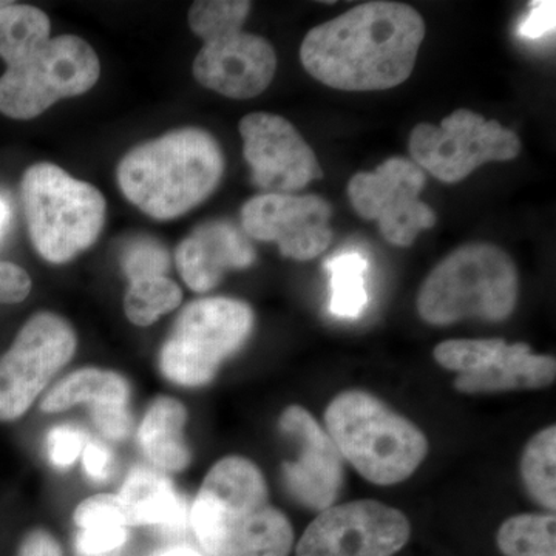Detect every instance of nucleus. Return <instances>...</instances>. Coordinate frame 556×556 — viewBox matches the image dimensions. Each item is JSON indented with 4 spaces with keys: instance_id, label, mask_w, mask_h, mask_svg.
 <instances>
[{
    "instance_id": "nucleus-1",
    "label": "nucleus",
    "mask_w": 556,
    "mask_h": 556,
    "mask_svg": "<svg viewBox=\"0 0 556 556\" xmlns=\"http://www.w3.org/2000/svg\"><path fill=\"white\" fill-rule=\"evenodd\" d=\"M424 38L426 22L407 3H361L313 28L300 47V61L331 89L388 90L412 76Z\"/></svg>"
},
{
    "instance_id": "nucleus-26",
    "label": "nucleus",
    "mask_w": 556,
    "mask_h": 556,
    "mask_svg": "<svg viewBox=\"0 0 556 556\" xmlns=\"http://www.w3.org/2000/svg\"><path fill=\"white\" fill-rule=\"evenodd\" d=\"M181 300V288L169 277L139 278L129 281L124 313L135 327L146 328L177 309Z\"/></svg>"
},
{
    "instance_id": "nucleus-29",
    "label": "nucleus",
    "mask_w": 556,
    "mask_h": 556,
    "mask_svg": "<svg viewBox=\"0 0 556 556\" xmlns=\"http://www.w3.org/2000/svg\"><path fill=\"white\" fill-rule=\"evenodd\" d=\"M252 3L247 0H199L189 10V27L201 39L243 27Z\"/></svg>"
},
{
    "instance_id": "nucleus-8",
    "label": "nucleus",
    "mask_w": 556,
    "mask_h": 556,
    "mask_svg": "<svg viewBox=\"0 0 556 556\" xmlns=\"http://www.w3.org/2000/svg\"><path fill=\"white\" fill-rule=\"evenodd\" d=\"M100 75V58L87 40L58 36L7 65L0 112L13 119L36 118L58 101L89 91Z\"/></svg>"
},
{
    "instance_id": "nucleus-31",
    "label": "nucleus",
    "mask_w": 556,
    "mask_h": 556,
    "mask_svg": "<svg viewBox=\"0 0 556 556\" xmlns=\"http://www.w3.org/2000/svg\"><path fill=\"white\" fill-rule=\"evenodd\" d=\"M84 445V434L78 427L61 424L51 428L47 438L50 463L62 470L75 466L78 457L83 455Z\"/></svg>"
},
{
    "instance_id": "nucleus-36",
    "label": "nucleus",
    "mask_w": 556,
    "mask_h": 556,
    "mask_svg": "<svg viewBox=\"0 0 556 556\" xmlns=\"http://www.w3.org/2000/svg\"><path fill=\"white\" fill-rule=\"evenodd\" d=\"M155 556H203L200 555L199 552L193 551V548L189 547H170L166 548V551H161L160 554Z\"/></svg>"
},
{
    "instance_id": "nucleus-32",
    "label": "nucleus",
    "mask_w": 556,
    "mask_h": 556,
    "mask_svg": "<svg viewBox=\"0 0 556 556\" xmlns=\"http://www.w3.org/2000/svg\"><path fill=\"white\" fill-rule=\"evenodd\" d=\"M31 278L14 263L0 262V305H16L30 295Z\"/></svg>"
},
{
    "instance_id": "nucleus-4",
    "label": "nucleus",
    "mask_w": 556,
    "mask_h": 556,
    "mask_svg": "<svg viewBox=\"0 0 556 556\" xmlns=\"http://www.w3.org/2000/svg\"><path fill=\"white\" fill-rule=\"evenodd\" d=\"M325 426L340 455L372 484L405 481L428 453L426 434L367 391H345L332 399Z\"/></svg>"
},
{
    "instance_id": "nucleus-28",
    "label": "nucleus",
    "mask_w": 556,
    "mask_h": 556,
    "mask_svg": "<svg viewBox=\"0 0 556 556\" xmlns=\"http://www.w3.org/2000/svg\"><path fill=\"white\" fill-rule=\"evenodd\" d=\"M506 346L503 339H455L445 340L434 348V361L442 368L457 375L484 368Z\"/></svg>"
},
{
    "instance_id": "nucleus-14",
    "label": "nucleus",
    "mask_w": 556,
    "mask_h": 556,
    "mask_svg": "<svg viewBox=\"0 0 556 556\" xmlns=\"http://www.w3.org/2000/svg\"><path fill=\"white\" fill-rule=\"evenodd\" d=\"M252 181L268 193L295 192L324 177L316 153L287 118L251 113L240 121Z\"/></svg>"
},
{
    "instance_id": "nucleus-22",
    "label": "nucleus",
    "mask_w": 556,
    "mask_h": 556,
    "mask_svg": "<svg viewBox=\"0 0 556 556\" xmlns=\"http://www.w3.org/2000/svg\"><path fill=\"white\" fill-rule=\"evenodd\" d=\"M78 536L76 548L83 556L109 554L129 538V522L118 495L100 493L84 500L73 514Z\"/></svg>"
},
{
    "instance_id": "nucleus-35",
    "label": "nucleus",
    "mask_w": 556,
    "mask_h": 556,
    "mask_svg": "<svg viewBox=\"0 0 556 556\" xmlns=\"http://www.w3.org/2000/svg\"><path fill=\"white\" fill-rule=\"evenodd\" d=\"M17 556H64L58 538L46 529H35L22 540Z\"/></svg>"
},
{
    "instance_id": "nucleus-25",
    "label": "nucleus",
    "mask_w": 556,
    "mask_h": 556,
    "mask_svg": "<svg viewBox=\"0 0 556 556\" xmlns=\"http://www.w3.org/2000/svg\"><path fill=\"white\" fill-rule=\"evenodd\" d=\"M556 428L541 430L527 442L521 477L529 495L547 510L556 508Z\"/></svg>"
},
{
    "instance_id": "nucleus-24",
    "label": "nucleus",
    "mask_w": 556,
    "mask_h": 556,
    "mask_svg": "<svg viewBox=\"0 0 556 556\" xmlns=\"http://www.w3.org/2000/svg\"><path fill=\"white\" fill-rule=\"evenodd\" d=\"M50 17L31 5L9 3L0 10V58L9 65L50 40Z\"/></svg>"
},
{
    "instance_id": "nucleus-33",
    "label": "nucleus",
    "mask_w": 556,
    "mask_h": 556,
    "mask_svg": "<svg viewBox=\"0 0 556 556\" xmlns=\"http://www.w3.org/2000/svg\"><path fill=\"white\" fill-rule=\"evenodd\" d=\"M530 11L521 27L519 35L529 39H540L555 30V2H530Z\"/></svg>"
},
{
    "instance_id": "nucleus-16",
    "label": "nucleus",
    "mask_w": 556,
    "mask_h": 556,
    "mask_svg": "<svg viewBox=\"0 0 556 556\" xmlns=\"http://www.w3.org/2000/svg\"><path fill=\"white\" fill-rule=\"evenodd\" d=\"M278 427L299 448L298 459L283 464L288 492L311 510L331 507L338 500L343 479L342 459L334 442L300 405L285 408Z\"/></svg>"
},
{
    "instance_id": "nucleus-7",
    "label": "nucleus",
    "mask_w": 556,
    "mask_h": 556,
    "mask_svg": "<svg viewBox=\"0 0 556 556\" xmlns=\"http://www.w3.org/2000/svg\"><path fill=\"white\" fill-rule=\"evenodd\" d=\"M254 313L247 302L229 298L193 300L179 313L160 350L164 379L178 387L207 386L223 362L247 343Z\"/></svg>"
},
{
    "instance_id": "nucleus-10",
    "label": "nucleus",
    "mask_w": 556,
    "mask_h": 556,
    "mask_svg": "<svg viewBox=\"0 0 556 556\" xmlns=\"http://www.w3.org/2000/svg\"><path fill=\"white\" fill-rule=\"evenodd\" d=\"M78 346L75 329L58 314H35L0 357V422L21 419Z\"/></svg>"
},
{
    "instance_id": "nucleus-13",
    "label": "nucleus",
    "mask_w": 556,
    "mask_h": 556,
    "mask_svg": "<svg viewBox=\"0 0 556 556\" xmlns=\"http://www.w3.org/2000/svg\"><path fill=\"white\" fill-rule=\"evenodd\" d=\"M331 215L328 201L317 195L263 193L241 207V226L249 239L276 243L285 257L308 262L331 244Z\"/></svg>"
},
{
    "instance_id": "nucleus-34",
    "label": "nucleus",
    "mask_w": 556,
    "mask_h": 556,
    "mask_svg": "<svg viewBox=\"0 0 556 556\" xmlns=\"http://www.w3.org/2000/svg\"><path fill=\"white\" fill-rule=\"evenodd\" d=\"M83 466L93 481H108L113 468L112 452L101 442H87L83 450Z\"/></svg>"
},
{
    "instance_id": "nucleus-6",
    "label": "nucleus",
    "mask_w": 556,
    "mask_h": 556,
    "mask_svg": "<svg viewBox=\"0 0 556 556\" xmlns=\"http://www.w3.org/2000/svg\"><path fill=\"white\" fill-rule=\"evenodd\" d=\"M22 204L33 247L62 265L93 247L105 222L104 195L90 182L70 177L56 164L39 163L22 177Z\"/></svg>"
},
{
    "instance_id": "nucleus-11",
    "label": "nucleus",
    "mask_w": 556,
    "mask_h": 556,
    "mask_svg": "<svg viewBox=\"0 0 556 556\" xmlns=\"http://www.w3.org/2000/svg\"><path fill=\"white\" fill-rule=\"evenodd\" d=\"M426 181V174L412 160L394 156L375 172L354 175L348 197L362 218L379 223L388 243L408 248L420 232L437 225L433 208L419 200Z\"/></svg>"
},
{
    "instance_id": "nucleus-9",
    "label": "nucleus",
    "mask_w": 556,
    "mask_h": 556,
    "mask_svg": "<svg viewBox=\"0 0 556 556\" xmlns=\"http://www.w3.org/2000/svg\"><path fill=\"white\" fill-rule=\"evenodd\" d=\"M521 152V139L495 119L459 109L441 126L417 124L409 135L413 163L442 182L463 181L492 161H510Z\"/></svg>"
},
{
    "instance_id": "nucleus-18",
    "label": "nucleus",
    "mask_w": 556,
    "mask_h": 556,
    "mask_svg": "<svg viewBox=\"0 0 556 556\" xmlns=\"http://www.w3.org/2000/svg\"><path fill=\"white\" fill-rule=\"evenodd\" d=\"M255 258L247 233L225 219L199 226L175 252L179 276L195 292L217 288L226 273L251 268Z\"/></svg>"
},
{
    "instance_id": "nucleus-37",
    "label": "nucleus",
    "mask_w": 556,
    "mask_h": 556,
    "mask_svg": "<svg viewBox=\"0 0 556 556\" xmlns=\"http://www.w3.org/2000/svg\"><path fill=\"white\" fill-rule=\"evenodd\" d=\"M10 215L11 211L9 203L0 197V237H2L3 230H5L7 226H9Z\"/></svg>"
},
{
    "instance_id": "nucleus-23",
    "label": "nucleus",
    "mask_w": 556,
    "mask_h": 556,
    "mask_svg": "<svg viewBox=\"0 0 556 556\" xmlns=\"http://www.w3.org/2000/svg\"><path fill=\"white\" fill-rule=\"evenodd\" d=\"M331 274L329 311L339 318H358L368 305V262L361 252L343 251L325 263Z\"/></svg>"
},
{
    "instance_id": "nucleus-3",
    "label": "nucleus",
    "mask_w": 556,
    "mask_h": 556,
    "mask_svg": "<svg viewBox=\"0 0 556 556\" xmlns=\"http://www.w3.org/2000/svg\"><path fill=\"white\" fill-rule=\"evenodd\" d=\"M225 172L217 139L186 127L139 144L116 170L124 197L155 219L181 217L212 195Z\"/></svg>"
},
{
    "instance_id": "nucleus-20",
    "label": "nucleus",
    "mask_w": 556,
    "mask_h": 556,
    "mask_svg": "<svg viewBox=\"0 0 556 556\" xmlns=\"http://www.w3.org/2000/svg\"><path fill=\"white\" fill-rule=\"evenodd\" d=\"M118 497L129 527L177 529L188 521L185 500L159 468H131Z\"/></svg>"
},
{
    "instance_id": "nucleus-19",
    "label": "nucleus",
    "mask_w": 556,
    "mask_h": 556,
    "mask_svg": "<svg viewBox=\"0 0 556 556\" xmlns=\"http://www.w3.org/2000/svg\"><path fill=\"white\" fill-rule=\"evenodd\" d=\"M555 357L535 354L526 343H506L484 368L457 375L455 388L464 394L504 393L546 388L555 382Z\"/></svg>"
},
{
    "instance_id": "nucleus-17",
    "label": "nucleus",
    "mask_w": 556,
    "mask_h": 556,
    "mask_svg": "<svg viewBox=\"0 0 556 556\" xmlns=\"http://www.w3.org/2000/svg\"><path fill=\"white\" fill-rule=\"evenodd\" d=\"M129 380L112 369L80 368L51 387L40 401V409L50 415L89 405L98 431L109 441L129 438L134 428L130 412Z\"/></svg>"
},
{
    "instance_id": "nucleus-15",
    "label": "nucleus",
    "mask_w": 556,
    "mask_h": 556,
    "mask_svg": "<svg viewBox=\"0 0 556 556\" xmlns=\"http://www.w3.org/2000/svg\"><path fill=\"white\" fill-rule=\"evenodd\" d=\"M203 42L192 72L206 89L232 100H251L273 83L277 72L276 50L262 36L229 28L208 36Z\"/></svg>"
},
{
    "instance_id": "nucleus-2",
    "label": "nucleus",
    "mask_w": 556,
    "mask_h": 556,
    "mask_svg": "<svg viewBox=\"0 0 556 556\" xmlns=\"http://www.w3.org/2000/svg\"><path fill=\"white\" fill-rule=\"evenodd\" d=\"M189 522L211 556H288L294 544L287 515L269 503L262 470L243 456H226L211 467Z\"/></svg>"
},
{
    "instance_id": "nucleus-5",
    "label": "nucleus",
    "mask_w": 556,
    "mask_h": 556,
    "mask_svg": "<svg viewBox=\"0 0 556 556\" xmlns=\"http://www.w3.org/2000/svg\"><path fill=\"white\" fill-rule=\"evenodd\" d=\"M518 273L504 249L490 243L457 248L428 274L417 295V313L434 327L464 318L503 321L514 313Z\"/></svg>"
},
{
    "instance_id": "nucleus-12",
    "label": "nucleus",
    "mask_w": 556,
    "mask_h": 556,
    "mask_svg": "<svg viewBox=\"0 0 556 556\" xmlns=\"http://www.w3.org/2000/svg\"><path fill=\"white\" fill-rule=\"evenodd\" d=\"M412 526L397 508L362 500L321 510L303 533L298 556H393Z\"/></svg>"
},
{
    "instance_id": "nucleus-38",
    "label": "nucleus",
    "mask_w": 556,
    "mask_h": 556,
    "mask_svg": "<svg viewBox=\"0 0 556 556\" xmlns=\"http://www.w3.org/2000/svg\"><path fill=\"white\" fill-rule=\"evenodd\" d=\"M10 2H2V0H0V10L3 9V7H7L9 5Z\"/></svg>"
},
{
    "instance_id": "nucleus-21",
    "label": "nucleus",
    "mask_w": 556,
    "mask_h": 556,
    "mask_svg": "<svg viewBox=\"0 0 556 556\" xmlns=\"http://www.w3.org/2000/svg\"><path fill=\"white\" fill-rule=\"evenodd\" d=\"M188 409L170 396L150 402L138 428V442L144 456L161 471L178 473L190 464V448L185 438Z\"/></svg>"
},
{
    "instance_id": "nucleus-30",
    "label": "nucleus",
    "mask_w": 556,
    "mask_h": 556,
    "mask_svg": "<svg viewBox=\"0 0 556 556\" xmlns=\"http://www.w3.org/2000/svg\"><path fill=\"white\" fill-rule=\"evenodd\" d=\"M169 266V252L164 244L152 237H135L124 244L121 252V268L129 281L166 276Z\"/></svg>"
},
{
    "instance_id": "nucleus-27",
    "label": "nucleus",
    "mask_w": 556,
    "mask_h": 556,
    "mask_svg": "<svg viewBox=\"0 0 556 556\" xmlns=\"http://www.w3.org/2000/svg\"><path fill=\"white\" fill-rule=\"evenodd\" d=\"M555 515H517L497 532V547L506 556H556Z\"/></svg>"
}]
</instances>
